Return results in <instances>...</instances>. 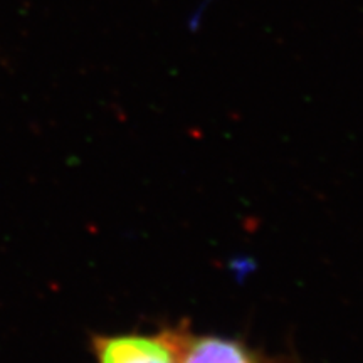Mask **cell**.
Returning a JSON list of instances; mask_svg holds the SVG:
<instances>
[{
  "label": "cell",
  "instance_id": "obj_1",
  "mask_svg": "<svg viewBox=\"0 0 363 363\" xmlns=\"http://www.w3.org/2000/svg\"><path fill=\"white\" fill-rule=\"evenodd\" d=\"M182 325L155 333L94 335V363H180Z\"/></svg>",
  "mask_w": 363,
  "mask_h": 363
},
{
  "label": "cell",
  "instance_id": "obj_2",
  "mask_svg": "<svg viewBox=\"0 0 363 363\" xmlns=\"http://www.w3.org/2000/svg\"><path fill=\"white\" fill-rule=\"evenodd\" d=\"M180 363H267L259 353L238 338L199 335L182 325Z\"/></svg>",
  "mask_w": 363,
  "mask_h": 363
}]
</instances>
